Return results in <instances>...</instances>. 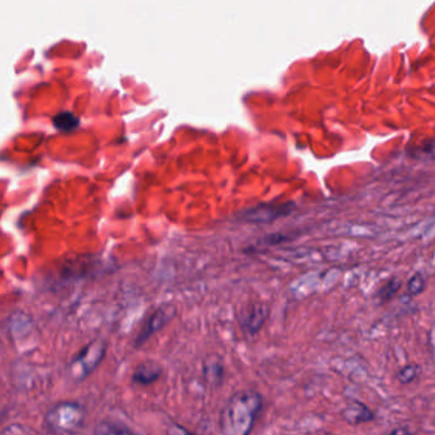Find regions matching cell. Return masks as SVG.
I'll list each match as a JSON object with an SVG mask.
<instances>
[{"label":"cell","instance_id":"obj_1","mask_svg":"<svg viewBox=\"0 0 435 435\" xmlns=\"http://www.w3.org/2000/svg\"><path fill=\"white\" fill-rule=\"evenodd\" d=\"M263 405L264 399L256 391L243 390L235 393L221 410V434L250 435Z\"/></svg>","mask_w":435,"mask_h":435},{"label":"cell","instance_id":"obj_2","mask_svg":"<svg viewBox=\"0 0 435 435\" xmlns=\"http://www.w3.org/2000/svg\"><path fill=\"white\" fill-rule=\"evenodd\" d=\"M86 419V411L75 402H60L47 411L45 424L52 434H72L82 428Z\"/></svg>","mask_w":435,"mask_h":435},{"label":"cell","instance_id":"obj_3","mask_svg":"<svg viewBox=\"0 0 435 435\" xmlns=\"http://www.w3.org/2000/svg\"><path fill=\"white\" fill-rule=\"evenodd\" d=\"M106 353V344L103 340H94L88 344L84 349L82 350L71 364L72 376L77 381L86 378L101 363Z\"/></svg>","mask_w":435,"mask_h":435},{"label":"cell","instance_id":"obj_4","mask_svg":"<svg viewBox=\"0 0 435 435\" xmlns=\"http://www.w3.org/2000/svg\"><path fill=\"white\" fill-rule=\"evenodd\" d=\"M175 314H176V308L172 307V306H163V307L156 309L147 318L143 327L140 328L139 334L136 336V348L142 346L149 339L150 336L154 335L159 330H162L175 317Z\"/></svg>","mask_w":435,"mask_h":435},{"label":"cell","instance_id":"obj_5","mask_svg":"<svg viewBox=\"0 0 435 435\" xmlns=\"http://www.w3.org/2000/svg\"><path fill=\"white\" fill-rule=\"evenodd\" d=\"M267 316H269V308L265 304H261V303L250 304L246 309H243L242 314H241V325L250 335H253L263 327Z\"/></svg>","mask_w":435,"mask_h":435},{"label":"cell","instance_id":"obj_6","mask_svg":"<svg viewBox=\"0 0 435 435\" xmlns=\"http://www.w3.org/2000/svg\"><path fill=\"white\" fill-rule=\"evenodd\" d=\"M341 414H343L344 420L349 422L350 425H360L364 422L374 420L376 418V415L369 407L357 399L350 401Z\"/></svg>","mask_w":435,"mask_h":435},{"label":"cell","instance_id":"obj_7","mask_svg":"<svg viewBox=\"0 0 435 435\" xmlns=\"http://www.w3.org/2000/svg\"><path fill=\"white\" fill-rule=\"evenodd\" d=\"M293 207L289 204L275 205V207H258L249 210L244 218L249 221H269L277 219L292 212Z\"/></svg>","mask_w":435,"mask_h":435},{"label":"cell","instance_id":"obj_8","mask_svg":"<svg viewBox=\"0 0 435 435\" xmlns=\"http://www.w3.org/2000/svg\"><path fill=\"white\" fill-rule=\"evenodd\" d=\"M162 374V367L153 360H147L139 364L133 373V382L136 385H149L159 379Z\"/></svg>","mask_w":435,"mask_h":435},{"label":"cell","instance_id":"obj_9","mask_svg":"<svg viewBox=\"0 0 435 435\" xmlns=\"http://www.w3.org/2000/svg\"><path fill=\"white\" fill-rule=\"evenodd\" d=\"M224 377V365L219 357H207L204 363V378L210 385H219Z\"/></svg>","mask_w":435,"mask_h":435},{"label":"cell","instance_id":"obj_10","mask_svg":"<svg viewBox=\"0 0 435 435\" xmlns=\"http://www.w3.org/2000/svg\"><path fill=\"white\" fill-rule=\"evenodd\" d=\"M94 435H136L131 429L115 421H101L94 429Z\"/></svg>","mask_w":435,"mask_h":435},{"label":"cell","instance_id":"obj_11","mask_svg":"<svg viewBox=\"0 0 435 435\" xmlns=\"http://www.w3.org/2000/svg\"><path fill=\"white\" fill-rule=\"evenodd\" d=\"M401 286H402V283H401V280L399 278L390 279L385 284L381 286V289L377 293L376 298H377L381 304L388 303V302H391L397 295Z\"/></svg>","mask_w":435,"mask_h":435},{"label":"cell","instance_id":"obj_12","mask_svg":"<svg viewBox=\"0 0 435 435\" xmlns=\"http://www.w3.org/2000/svg\"><path fill=\"white\" fill-rule=\"evenodd\" d=\"M52 122H54V126L60 131H72L78 128L80 121L75 115L69 111H65V112L57 114Z\"/></svg>","mask_w":435,"mask_h":435},{"label":"cell","instance_id":"obj_13","mask_svg":"<svg viewBox=\"0 0 435 435\" xmlns=\"http://www.w3.org/2000/svg\"><path fill=\"white\" fill-rule=\"evenodd\" d=\"M421 374V367L419 364H407L397 373V379L402 385H408L419 378Z\"/></svg>","mask_w":435,"mask_h":435},{"label":"cell","instance_id":"obj_14","mask_svg":"<svg viewBox=\"0 0 435 435\" xmlns=\"http://www.w3.org/2000/svg\"><path fill=\"white\" fill-rule=\"evenodd\" d=\"M425 288H427V281L420 272L414 274L407 281L406 290L410 297L420 295L421 293L425 290Z\"/></svg>","mask_w":435,"mask_h":435},{"label":"cell","instance_id":"obj_15","mask_svg":"<svg viewBox=\"0 0 435 435\" xmlns=\"http://www.w3.org/2000/svg\"><path fill=\"white\" fill-rule=\"evenodd\" d=\"M165 435H195L190 430H187L185 427L179 425V424H171L167 430Z\"/></svg>","mask_w":435,"mask_h":435},{"label":"cell","instance_id":"obj_16","mask_svg":"<svg viewBox=\"0 0 435 435\" xmlns=\"http://www.w3.org/2000/svg\"><path fill=\"white\" fill-rule=\"evenodd\" d=\"M422 149H424V152H425L428 156H432V157L435 158V140L430 142V143L428 144V147H424Z\"/></svg>","mask_w":435,"mask_h":435},{"label":"cell","instance_id":"obj_17","mask_svg":"<svg viewBox=\"0 0 435 435\" xmlns=\"http://www.w3.org/2000/svg\"><path fill=\"white\" fill-rule=\"evenodd\" d=\"M388 435H413V433L407 428H397L395 429V430L391 432Z\"/></svg>","mask_w":435,"mask_h":435}]
</instances>
